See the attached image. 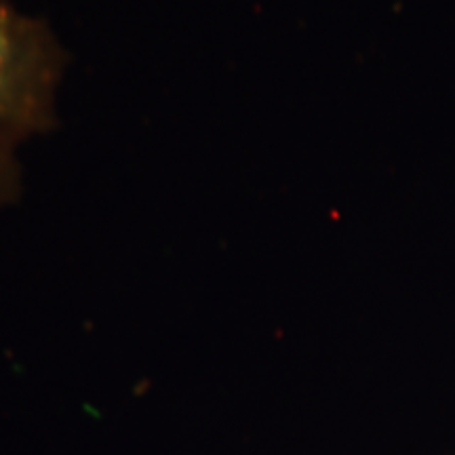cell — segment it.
<instances>
[{"mask_svg":"<svg viewBox=\"0 0 455 455\" xmlns=\"http://www.w3.org/2000/svg\"><path fill=\"white\" fill-rule=\"evenodd\" d=\"M61 51L43 21L0 0V209L20 196L17 152L51 129Z\"/></svg>","mask_w":455,"mask_h":455,"instance_id":"6da1fadb","label":"cell"}]
</instances>
